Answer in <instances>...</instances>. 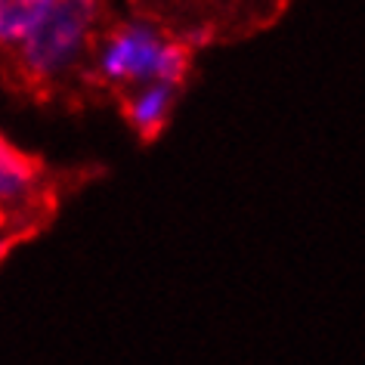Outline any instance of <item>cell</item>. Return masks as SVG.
<instances>
[{
	"label": "cell",
	"mask_w": 365,
	"mask_h": 365,
	"mask_svg": "<svg viewBox=\"0 0 365 365\" xmlns=\"http://www.w3.org/2000/svg\"><path fill=\"white\" fill-rule=\"evenodd\" d=\"M50 6L53 0H0V43L25 41Z\"/></svg>",
	"instance_id": "3"
},
{
	"label": "cell",
	"mask_w": 365,
	"mask_h": 365,
	"mask_svg": "<svg viewBox=\"0 0 365 365\" xmlns=\"http://www.w3.org/2000/svg\"><path fill=\"white\" fill-rule=\"evenodd\" d=\"M34 177H38L34 158H29L25 152H19L13 143H6L4 136H0V198L22 192Z\"/></svg>",
	"instance_id": "4"
},
{
	"label": "cell",
	"mask_w": 365,
	"mask_h": 365,
	"mask_svg": "<svg viewBox=\"0 0 365 365\" xmlns=\"http://www.w3.org/2000/svg\"><path fill=\"white\" fill-rule=\"evenodd\" d=\"M161 47L143 31H124L118 34L112 50L106 56L108 75H152L155 71V56Z\"/></svg>",
	"instance_id": "2"
},
{
	"label": "cell",
	"mask_w": 365,
	"mask_h": 365,
	"mask_svg": "<svg viewBox=\"0 0 365 365\" xmlns=\"http://www.w3.org/2000/svg\"><path fill=\"white\" fill-rule=\"evenodd\" d=\"M93 16L96 0H53L47 16L25 38V68H31L34 75H47V71L59 68L81 47Z\"/></svg>",
	"instance_id": "1"
},
{
	"label": "cell",
	"mask_w": 365,
	"mask_h": 365,
	"mask_svg": "<svg viewBox=\"0 0 365 365\" xmlns=\"http://www.w3.org/2000/svg\"><path fill=\"white\" fill-rule=\"evenodd\" d=\"M168 106H170V90L155 87L149 93H143L140 99H133V103L127 106V115H130L133 127L143 136H155L158 127L164 124V118H168Z\"/></svg>",
	"instance_id": "5"
},
{
	"label": "cell",
	"mask_w": 365,
	"mask_h": 365,
	"mask_svg": "<svg viewBox=\"0 0 365 365\" xmlns=\"http://www.w3.org/2000/svg\"><path fill=\"white\" fill-rule=\"evenodd\" d=\"M182 71H186V50H182V47H161L158 56H155V71H152V75L177 81Z\"/></svg>",
	"instance_id": "6"
}]
</instances>
